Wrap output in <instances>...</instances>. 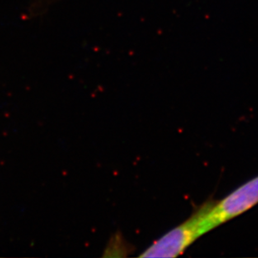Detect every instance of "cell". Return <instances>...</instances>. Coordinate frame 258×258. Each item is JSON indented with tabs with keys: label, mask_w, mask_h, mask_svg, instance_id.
<instances>
[{
	"label": "cell",
	"mask_w": 258,
	"mask_h": 258,
	"mask_svg": "<svg viewBox=\"0 0 258 258\" xmlns=\"http://www.w3.org/2000/svg\"><path fill=\"white\" fill-rule=\"evenodd\" d=\"M212 199L205 202L187 219L154 241L140 255V257H176L198 238L209 232L206 225V215Z\"/></svg>",
	"instance_id": "1"
},
{
	"label": "cell",
	"mask_w": 258,
	"mask_h": 258,
	"mask_svg": "<svg viewBox=\"0 0 258 258\" xmlns=\"http://www.w3.org/2000/svg\"><path fill=\"white\" fill-rule=\"evenodd\" d=\"M258 204V175L232 190L222 200H212L206 215L208 231L241 216Z\"/></svg>",
	"instance_id": "2"
}]
</instances>
